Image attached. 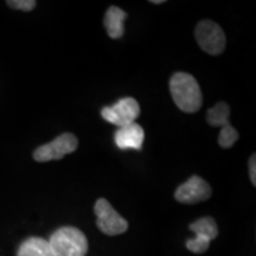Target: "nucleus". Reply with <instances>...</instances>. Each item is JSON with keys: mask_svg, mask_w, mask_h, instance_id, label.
<instances>
[{"mask_svg": "<svg viewBox=\"0 0 256 256\" xmlns=\"http://www.w3.org/2000/svg\"><path fill=\"white\" fill-rule=\"evenodd\" d=\"M170 92L176 106L185 113H196L203 104L197 80L188 72H176L170 80Z\"/></svg>", "mask_w": 256, "mask_h": 256, "instance_id": "nucleus-1", "label": "nucleus"}, {"mask_svg": "<svg viewBox=\"0 0 256 256\" xmlns=\"http://www.w3.org/2000/svg\"><path fill=\"white\" fill-rule=\"evenodd\" d=\"M54 256H86L88 240L75 226H62L51 235L49 241Z\"/></svg>", "mask_w": 256, "mask_h": 256, "instance_id": "nucleus-2", "label": "nucleus"}, {"mask_svg": "<svg viewBox=\"0 0 256 256\" xmlns=\"http://www.w3.org/2000/svg\"><path fill=\"white\" fill-rule=\"evenodd\" d=\"M194 37L200 49L212 56L220 55L226 49V34L212 20H202L194 30Z\"/></svg>", "mask_w": 256, "mask_h": 256, "instance_id": "nucleus-3", "label": "nucleus"}, {"mask_svg": "<svg viewBox=\"0 0 256 256\" xmlns=\"http://www.w3.org/2000/svg\"><path fill=\"white\" fill-rule=\"evenodd\" d=\"M95 215L98 228L108 236H116L126 232L128 222L119 212L114 210L112 204L104 198H100L95 203Z\"/></svg>", "mask_w": 256, "mask_h": 256, "instance_id": "nucleus-4", "label": "nucleus"}, {"mask_svg": "<svg viewBox=\"0 0 256 256\" xmlns=\"http://www.w3.org/2000/svg\"><path fill=\"white\" fill-rule=\"evenodd\" d=\"M78 146V140L76 136L72 133H63L51 142L38 147L34 152V159L40 162L60 160L64 156L75 152Z\"/></svg>", "mask_w": 256, "mask_h": 256, "instance_id": "nucleus-5", "label": "nucleus"}, {"mask_svg": "<svg viewBox=\"0 0 256 256\" xmlns=\"http://www.w3.org/2000/svg\"><path fill=\"white\" fill-rule=\"evenodd\" d=\"M101 115L107 122L121 128L136 122L140 115V106L136 98H124L113 106L102 108Z\"/></svg>", "mask_w": 256, "mask_h": 256, "instance_id": "nucleus-6", "label": "nucleus"}, {"mask_svg": "<svg viewBox=\"0 0 256 256\" xmlns=\"http://www.w3.org/2000/svg\"><path fill=\"white\" fill-rule=\"evenodd\" d=\"M212 194L209 183L200 176H192L185 183L179 185L174 192V198L179 203L196 204L209 200Z\"/></svg>", "mask_w": 256, "mask_h": 256, "instance_id": "nucleus-7", "label": "nucleus"}, {"mask_svg": "<svg viewBox=\"0 0 256 256\" xmlns=\"http://www.w3.org/2000/svg\"><path fill=\"white\" fill-rule=\"evenodd\" d=\"M115 144L121 150H142L145 132L139 124L133 122L115 132Z\"/></svg>", "mask_w": 256, "mask_h": 256, "instance_id": "nucleus-8", "label": "nucleus"}, {"mask_svg": "<svg viewBox=\"0 0 256 256\" xmlns=\"http://www.w3.org/2000/svg\"><path fill=\"white\" fill-rule=\"evenodd\" d=\"M127 18V14L118 6H110L104 14V25L107 30L108 36L113 40H119L124 36V22Z\"/></svg>", "mask_w": 256, "mask_h": 256, "instance_id": "nucleus-9", "label": "nucleus"}, {"mask_svg": "<svg viewBox=\"0 0 256 256\" xmlns=\"http://www.w3.org/2000/svg\"><path fill=\"white\" fill-rule=\"evenodd\" d=\"M18 256H54V254L46 240L30 238L20 244Z\"/></svg>", "mask_w": 256, "mask_h": 256, "instance_id": "nucleus-10", "label": "nucleus"}, {"mask_svg": "<svg viewBox=\"0 0 256 256\" xmlns=\"http://www.w3.org/2000/svg\"><path fill=\"white\" fill-rule=\"evenodd\" d=\"M188 228L191 232L196 234L198 238H203L210 242L218 235V228H217V224L212 217H202L196 222L191 223Z\"/></svg>", "mask_w": 256, "mask_h": 256, "instance_id": "nucleus-11", "label": "nucleus"}, {"mask_svg": "<svg viewBox=\"0 0 256 256\" xmlns=\"http://www.w3.org/2000/svg\"><path fill=\"white\" fill-rule=\"evenodd\" d=\"M230 108L226 102H218L212 108L208 110L206 120L214 127H226L230 124Z\"/></svg>", "mask_w": 256, "mask_h": 256, "instance_id": "nucleus-12", "label": "nucleus"}, {"mask_svg": "<svg viewBox=\"0 0 256 256\" xmlns=\"http://www.w3.org/2000/svg\"><path fill=\"white\" fill-rule=\"evenodd\" d=\"M238 140V132L234 128L232 124L220 128L218 136V144L223 148H230Z\"/></svg>", "mask_w": 256, "mask_h": 256, "instance_id": "nucleus-13", "label": "nucleus"}, {"mask_svg": "<svg viewBox=\"0 0 256 256\" xmlns=\"http://www.w3.org/2000/svg\"><path fill=\"white\" fill-rule=\"evenodd\" d=\"M209 246L210 241L198 236H194V238H188L186 241V248L194 254H203L209 249Z\"/></svg>", "mask_w": 256, "mask_h": 256, "instance_id": "nucleus-14", "label": "nucleus"}, {"mask_svg": "<svg viewBox=\"0 0 256 256\" xmlns=\"http://www.w3.org/2000/svg\"><path fill=\"white\" fill-rule=\"evenodd\" d=\"M8 5L12 8L22 10V11H31L36 8L37 2L34 0H8Z\"/></svg>", "mask_w": 256, "mask_h": 256, "instance_id": "nucleus-15", "label": "nucleus"}, {"mask_svg": "<svg viewBox=\"0 0 256 256\" xmlns=\"http://www.w3.org/2000/svg\"><path fill=\"white\" fill-rule=\"evenodd\" d=\"M249 177L254 186H256V156L252 154L249 159Z\"/></svg>", "mask_w": 256, "mask_h": 256, "instance_id": "nucleus-16", "label": "nucleus"}, {"mask_svg": "<svg viewBox=\"0 0 256 256\" xmlns=\"http://www.w3.org/2000/svg\"><path fill=\"white\" fill-rule=\"evenodd\" d=\"M150 2H152V4H156V5H159V4H164L165 0H151Z\"/></svg>", "mask_w": 256, "mask_h": 256, "instance_id": "nucleus-17", "label": "nucleus"}]
</instances>
